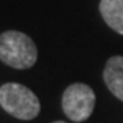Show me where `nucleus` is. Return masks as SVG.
Wrapping results in <instances>:
<instances>
[{"label": "nucleus", "mask_w": 123, "mask_h": 123, "mask_svg": "<svg viewBox=\"0 0 123 123\" xmlns=\"http://www.w3.org/2000/svg\"><path fill=\"white\" fill-rule=\"evenodd\" d=\"M37 47L33 40L25 33L8 30L0 34V60L4 64L26 70L37 62Z\"/></svg>", "instance_id": "nucleus-1"}, {"label": "nucleus", "mask_w": 123, "mask_h": 123, "mask_svg": "<svg viewBox=\"0 0 123 123\" xmlns=\"http://www.w3.org/2000/svg\"><path fill=\"white\" fill-rule=\"evenodd\" d=\"M0 105L1 108L21 120H31L40 114L38 97L25 85L8 82L0 86Z\"/></svg>", "instance_id": "nucleus-2"}, {"label": "nucleus", "mask_w": 123, "mask_h": 123, "mask_svg": "<svg viewBox=\"0 0 123 123\" xmlns=\"http://www.w3.org/2000/svg\"><path fill=\"white\" fill-rule=\"evenodd\" d=\"M96 104V94L85 84H73L62 97L63 112L73 122H84L92 115Z\"/></svg>", "instance_id": "nucleus-3"}, {"label": "nucleus", "mask_w": 123, "mask_h": 123, "mask_svg": "<svg viewBox=\"0 0 123 123\" xmlns=\"http://www.w3.org/2000/svg\"><path fill=\"white\" fill-rule=\"evenodd\" d=\"M103 78L111 93L123 101V56H112L108 59Z\"/></svg>", "instance_id": "nucleus-4"}, {"label": "nucleus", "mask_w": 123, "mask_h": 123, "mask_svg": "<svg viewBox=\"0 0 123 123\" xmlns=\"http://www.w3.org/2000/svg\"><path fill=\"white\" fill-rule=\"evenodd\" d=\"M100 12L112 30L123 34V0H101Z\"/></svg>", "instance_id": "nucleus-5"}, {"label": "nucleus", "mask_w": 123, "mask_h": 123, "mask_svg": "<svg viewBox=\"0 0 123 123\" xmlns=\"http://www.w3.org/2000/svg\"><path fill=\"white\" fill-rule=\"evenodd\" d=\"M53 123H66V122H63V120H57V122H53Z\"/></svg>", "instance_id": "nucleus-6"}]
</instances>
